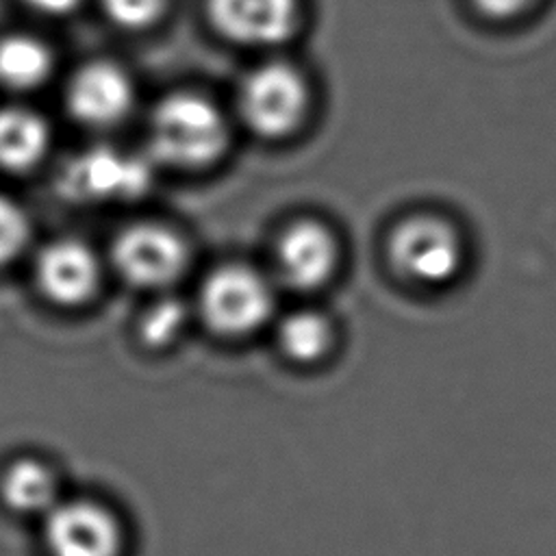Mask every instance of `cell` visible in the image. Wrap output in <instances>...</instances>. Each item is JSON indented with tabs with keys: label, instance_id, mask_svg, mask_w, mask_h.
<instances>
[{
	"label": "cell",
	"instance_id": "cell-3",
	"mask_svg": "<svg viewBox=\"0 0 556 556\" xmlns=\"http://www.w3.org/2000/svg\"><path fill=\"white\" fill-rule=\"evenodd\" d=\"M200 311L215 332L228 337L248 334L269 319L274 291L256 269L224 265L204 280Z\"/></svg>",
	"mask_w": 556,
	"mask_h": 556
},
{
	"label": "cell",
	"instance_id": "cell-20",
	"mask_svg": "<svg viewBox=\"0 0 556 556\" xmlns=\"http://www.w3.org/2000/svg\"><path fill=\"white\" fill-rule=\"evenodd\" d=\"M33 9L46 13V15H63L80 4V0H24Z\"/></svg>",
	"mask_w": 556,
	"mask_h": 556
},
{
	"label": "cell",
	"instance_id": "cell-17",
	"mask_svg": "<svg viewBox=\"0 0 556 556\" xmlns=\"http://www.w3.org/2000/svg\"><path fill=\"white\" fill-rule=\"evenodd\" d=\"M28 219L20 204L0 195V267L11 263L28 241Z\"/></svg>",
	"mask_w": 556,
	"mask_h": 556
},
{
	"label": "cell",
	"instance_id": "cell-8",
	"mask_svg": "<svg viewBox=\"0 0 556 556\" xmlns=\"http://www.w3.org/2000/svg\"><path fill=\"white\" fill-rule=\"evenodd\" d=\"M208 15L237 43L274 46L295 30L298 0H208Z\"/></svg>",
	"mask_w": 556,
	"mask_h": 556
},
{
	"label": "cell",
	"instance_id": "cell-19",
	"mask_svg": "<svg viewBox=\"0 0 556 556\" xmlns=\"http://www.w3.org/2000/svg\"><path fill=\"white\" fill-rule=\"evenodd\" d=\"M471 2L489 20H510L521 15L534 0H471Z\"/></svg>",
	"mask_w": 556,
	"mask_h": 556
},
{
	"label": "cell",
	"instance_id": "cell-12",
	"mask_svg": "<svg viewBox=\"0 0 556 556\" xmlns=\"http://www.w3.org/2000/svg\"><path fill=\"white\" fill-rule=\"evenodd\" d=\"M48 148L46 122L26 109H0V169L26 172Z\"/></svg>",
	"mask_w": 556,
	"mask_h": 556
},
{
	"label": "cell",
	"instance_id": "cell-10",
	"mask_svg": "<svg viewBox=\"0 0 556 556\" xmlns=\"http://www.w3.org/2000/svg\"><path fill=\"white\" fill-rule=\"evenodd\" d=\"M339 261L332 232L319 222H295L276 248V265L282 280L293 289H317L334 274Z\"/></svg>",
	"mask_w": 556,
	"mask_h": 556
},
{
	"label": "cell",
	"instance_id": "cell-13",
	"mask_svg": "<svg viewBox=\"0 0 556 556\" xmlns=\"http://www.w3.org/2000/svg\"><path fill=\"white\" fill-rule=\"evenodd\" d=\"M0 495L15 513H48L56 504V480L43 463L22 458L4 469L0 478Z\"/></svg>",
	"mask_w": 556,
	"mask_h": 556
},
{
	"label": "cell",
	"instance_id": "cell-4",
	"mask_svg": "<svg viewBox=\"0 0 556 556\" xmlns=\"http://www.w3.org/2000/svg\"><path fill=\"white\" fill-rule=\"evenodd\" d=\"M306 85L289 63H265L241 85L239 109L261 137H285L306 113Z\"/></svg>",
	"mask_w": 556,
	"mask_h": 556
},
{
	"label": "cell",
	"instance_id": "cell-18",
	"mask_svg": "<svg viewBox=\"0 0 556 556\" xmlns=\"http://www.w3.org/2000/svg\"><path fill=\"white\" fill-rule=\"evenodd\" d=\"M102 7L117 26L143 28L161 15L165 0H102Z\"/></svg>",
	"mask_w": 556,
	"mask_h": 556
},
{
	"label": "cell",
	"instance_id": "cell-1",
	"mask_svg": "<svg viewBox=\"0 0 556 556\" xmlns=\"http://www.w3.org/2000/svg\"><path fill=\"white\" fill-rule=\"evenodd\" d=\"M226 143V119L217 106L202 96L174 93L161 100L152 113V154L172 167H204L219 159Z\"/></svg>",
	"mask_w": 556,
	"mask_h": 556
},
{
	"label": "cell",
	"instance_id": "cell-2",
	"mask_svg": "<svg viewBox=\"0 0 556 556\" xmlns=\"http://www.w3.org/2000/svg\"><path fill=\"white\" fill-rule=\"evenodd\" d=\"M391 263L400 274L419 285H447L465 263L458 230L432 215H417L402 222L389 241Z\"/></svg>",
	"mask_w": 556,
	"mask_h": 556
},
{
	"label": "cell",
	"instance_id": "cell-7",
	"mask_svg": "<svg viewBox=\"0 0 556 556\" xmlns=\"http://www.w3.org/2000/svg\"><path fill=\"white\" fill-rule=\"evenodd\" d=\"M150 185L143 159L111 148H91L74 156L63 169L61 187L76 200H128Z\"/></svg>",
	"mask_w": 556,
	"mask_h": 556
},
{
	"label": "cell",
	"instance_id": "cell-11",
	"mask_svg": "<svg viewBox=\"0 0 556 556\" xmlns=\"http://www.w3.org/2000/svg\"><path fill=\"white\" fill-rule=\"evenodd\" d=\"M67 106L87 126H111L130 111L132 85L117 65L89 63L70 80Z\"/></svg>",
	"mask_w": 556,
	"mask_h": 556
},
{
	"label": "cell",
	"instance_id": "cell-9",
	"mask_svg": "<svg viewBox=\"0 0 556 556\" xmlns=\"http://www.w3.org/2000/svg\"><path fill=\"white\" fill-rule=\"evenodd\" d=\"M35 280L48 300L76 306L93 295L100 282V265L83 241L56 239L39 252Z\"/></svg>",
	"mask_w": 556,
	"mask_h": 556
},
{
	"label": "cell",
	"instance_id": "cell-5",
	"mask_svg": "<svg viewBox=\"0 0 556 556\" xmlns=\"http://www.w3.org/2000/svg\"><path fill=\"white\" fill-rule=\"evenodd\" d=\"M117 274L141 289H163L189 263L185 241L161 224H135L117 235L111 250Z\"/></svg>",
	"mask_w": 556,
	"mask_h": 556
},
{
	"label": "cell",
	"instance_id": "cell-6",
	"mask_svg": "<svg viewBox=\"0 0 556 556\" xmlns=\"http://www.w3.org/2000/svg\"><path fill=\"white\" fill-rule=\"evenodd\" d=\"M43 541L50 556H119L122 530L104 506L72 500L46 513Z\"/></svg>",
	"mask_w": 556,
	"mask_h": 556
},
{
	"label": "cell",
	"instance_id": "cell-15",
	"mask_svg": "<svg viewBox=\"0 0 556 556\" xmlns=\"http://www.w3.org/2000/svg\"><path fill=\"white\" fill-rule=\"evenodd\" d=\"M278 343L291 361L313 363L328 352L332 343V328L324 315L298 311L280 321Z\"/></svg>",
	"mask_w": 556,
	"mask_h": 556
},
{
	"label": "cell",
	"instance_id": "cell-14",
	"mask_svg": "<svg viewBox=\"0 0 556 556\" xmlns=\"http://www.w3.org/2000/svg\"><path fill=\"white\" fill-rule=\"evenodd\" d=\"M52 70L50 50L30 35H7L0 39V85L28 91L39 87Z\"/></svg>",
	"mask_w": 556,
	"mask_h": 556
},
{
	"label": "cell",
	"instance_id": "cell-16",
	"mask_svg": "<svg viewBox=\"0 0 556 556\" xmlns=\"http://www.w3.org/2000/svg\"><path fill=\"white\" fill-rule=\"evenodd\" d=\"M187 308L174 298H163L141 319V334L150 345H167L185 326Z\"/></svg>",
	"mask_w": 556,
	"mask_h": 556
}]
</instances>
